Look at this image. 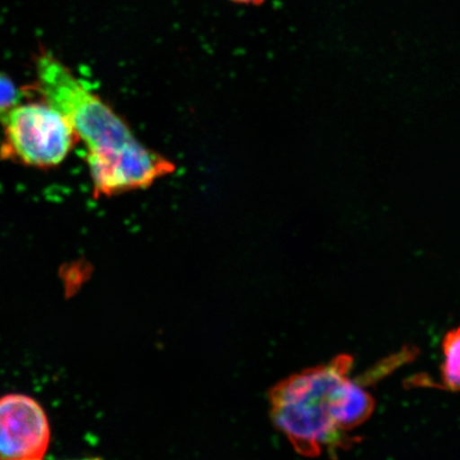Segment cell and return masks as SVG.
I'll list each match as a JSON object with an SVG mask.
<instances>
[{"label": "cell", "instance_id": "6da1fadb", "mask_svg": "<svg viewBox=\"0 0 460 460\" xmlns=\"http://www.w3.org/2000/svg\"><path fill=\"white\" fill-rule=\"evenodd\" d=\"M36 71L39 94L84 144L96 198L146 189L175 172L170 160L144 146L125 120L49 51L37 58Z\"/></svg>", "mask_w": 460, "mask_h": 460}, {"label": "cell", "instance_id": "7a4b0ae2", "mask_svg": "<svg viewBox=\"0 0 460 460\" xmlns=\"http://www.w3.org/2000/svg\"><path fill=\"white\" fill-rule=\"evenodd\" d=\"M353 366L352 356L339 355L324 365L287 377L270 391L275 428L301 456L316 457L324 448L335 453L352 445L348 434L333 422L332 407L339 385L350 376Z\"/></svg>", "mask_w": 460, "mask_h": 460}, {"label": "cell", "instance_id": "3957f363", "mask_svg": "<svg viewBox=\"0 0 460 460\" xmlns=\"http://www.w3.org/2000/svg\"><path fill=\"white\" fill-rule=\"evenodd\" d=\"M0 119L4 126L0 155L32 168L59 165L77 141L67 119L45 101L16 103Z\"/></svg>", "mask_w": 460, "mask_h": 460}, {"label": "cell", "instance_id": "277c9868", "mask_svg": "<svg viewBox=\"0 0 460 460\" xmlns=\"http://www.w3.org/2000/svg\"><path fill=\"white\" fill-rule=\"evenodd\" d=\"M50 444L48 415L25 394L0 398V460H39Z\"/></svg>", "mask_w": 460, "mask_h": 460}, {"label": "cell", "instance_id": "5b68a950", "mask_svg": "<svg viewBox=\"0 0 460 460\" xmlns=\"http://www.w3.org/2000/svg\"><path fill=\"white\" fill-rule=\"evenodd\" d=\"M444 386L454 393H460V326L447 333L444 339Z\"/></svg>", "mask_w": 460, "mask_h": 460}, {"label": "cell", "instance_id": "8992f818", "mask_svg": "<svg viewBox=\"0 0 460 460\" xmlns=\"http://www.w3.org/2000/svg\"><path fill=\"white\" fill-rule=\"evenodd\" d=\"M21 93L8 77L0 75V117L20 102Z\"/></svg>", "mask_w": 460, "mask_h": 460}, {"label": "cell", "instance_id": "52a82bcc", "mask_svg": "<svg viewBox=\"0 0 460 460\" xmlns=\"http://www.w3.org/2000/svg\"><path fill=\"white\" fill-rule=\"evenodd\" d=\"M230 2L239 4L258 5L261 4L264 2V0H230Z\"/></svg>", "mask_w": 460, "mask_h": 460}]
</instances>
